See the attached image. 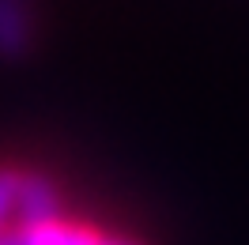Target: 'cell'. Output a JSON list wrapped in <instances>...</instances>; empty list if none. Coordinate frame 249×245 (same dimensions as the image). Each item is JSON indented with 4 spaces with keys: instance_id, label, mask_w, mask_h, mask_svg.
I'll list each match as a JSON object with an SVG mask.
<instances>
[{
    "instance_id": "6da1fadb",
    "label": "cell",
    "mask_w": 249,
    "mask_h": 245,
    "mask_svg": "<svg viewBox=\"0 0 249 245\" xmlns=\"http://www.w3.org/2000/svg\"><path fill=\"white\" fill-rule=\"evenodd\" d=\"M27 46V8L19 0H0V53L19 57Z\"/></svg>"
},
{
    "instance_id": "7a4b0ae2",
    "label": "cell",
    "mask_w": 249,
    "mask_h": 245,
    "mask_svg": "<svg viewBox=\"0 0 249 245\" xmlns=\"http://www.w3.org/2000/svg\"><path fill=\"white\" fill-rule=\"evenodd\" d=\"M106 245H140V242H128V238H109Z\"/></svg>"
}]
</instances>
